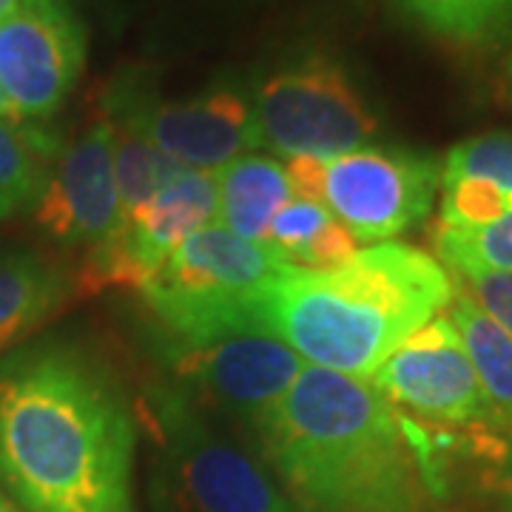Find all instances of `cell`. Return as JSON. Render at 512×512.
I'll return each instance as SVG.
<instances>
[{"label": "cell", "mask_w": 512, "mask_h": 512, "mask_svg": "<svg viewBox=\"0 0 512 512\" xmlns=\"http://www.w3.org/2000/svg\"><path fill=\"white\" fill-rule=\"evenodd\" d=\"M137 427L106 367L69 348L0 370V478L26 512H137Z\"/></svg>", "instance_id": "6da1fadb"}, {"label": "cell", "mask_w": 512, "mask_h": 512, "mask_svg": "<svg viewBox=\"0 0 512 512\" xmlns=\"http://www.w3.org/2000/svg\"><path fill=\"white\" fill-rule=\"evenodd\" d=\"M254 433L302 512H433L419 430L370 382L305 367Z\"/></svg>", "instance_id": "7a4b0ae2"}, {"label": "cell", "mask_w": 512, "mask_h": 512, "mask_svg": "<svg viewBox=\"0 0 512 512\" xmlns=\"http://www.w3.org/2000/svg\"><path fill=\"white\" fill-rule=\"evenodd\" d=\"M453 293L439 259L379 242L325 271L285 265L256 291L254 322L311 367L370 382L407 336L450 308Z\"/></svg>", "instance_id": "3957f363"}, {"label": "cell", "mask_w": 512, "mask_h": 512, "mask_svg": "<svg viewBox=\"0 0 512 512\" xmlns=\"http://www.w3.org/2000/svg\"><path fill=\"white\" fill-rule=\"evenodd\" d=\"M282 268L265 242L205 225L174 248L140 299L163 325L168 345H197L234 330H259L254 296Z\"/></svg>", "instance_id": "277c9868"}, {"label": "cell", "mask_w": 512, "mask_h": 512, "mask_svg": "<svg viewBox=\"0 0 512 512\" xmlns=\"http://www.w3.org/2000/svg\"><path fill=\"white\" fill-rule=\"evenodd\" d=\"M146 416L168 512H302L183 390H157Z\"/></svg>", "instance_id": "5b68a950"}, {"label": "cell", "mask_w": 512, "mask_h": 512, "mask_svg": "<svg viewBox=\"0 0 512 512\" xmlns=\"http://www.w3.org/2000/svg\"><path fill=\"white\" fill-rule=\"evenodd\" d=\"M293 197L325 205L356 242H390L421 222L441 188L439 160L365 146L330 160H288Z\"/></svg>", "instance_id": "8992f818"}, {"label": "cell", "mask_w": 512, "mask_h": 512, "mask_svg": "<svg viewBox=\"0 0 512 512\" xmlns=\"http://www.w3.org/2000/svg\"><path fill=\"white\" fill-rule=\"evenodd\" d=\"M259 143L285 160H330L365 148L379 117L350 74L330 57H305L259 83L254 97Z\"/></svg>", "instance_id": "52a82bcc"}, {"label": "cell", "mask_w": 512, "mask_h": 512, "mask_svg": "<svg viewBox=\"0 0 512 512\" xmlns=\"http://www.w3.org/2000/svg\"><path fill=\"white\" fill-rule=\"evenodd\" d=\"M217 202V177L211 171H180L140 211L120 222L109 242L86 254L77 271L80 293H140L183 239L214 225Z\"/></svg>", "instance_id": "ba28073f"}, {"label": "cell", "mask_w": 512, "mask_h": 512, "mask_svg": "<svg viewBox=\"0 0 512 512\" xmlns=\"http://www.w3.org/2000/svg\"><path fill=\"white\" fill-rule=\"evenodd\" d=\"M393 407L447 427H501L476 367L450 316H436L407 336L370 376Z\"/></svg>", "instance_id": "9c48e42d"}, {"label": "cell", "mask_w": 512, "mask_h": 512, "mask_svg": "<svg viewBox=\"0 0 512 512\" xmlns=\"http://www.w3.org/2000/svg\"><path fill=\"white\" fill-rule=\"evenodd\" d=\"M83 32L60 0H23L0 23V92L20 123L49 120L83 69Z\"/></svg>", "instance_id": "30bf717a"}, {"label": "cell", "mask_w": 512, "mask_h": 512, "mask_svg": "<svg viewBox=\"0 0 512 512\" xmlns=\"http://www.w3.org/2000/svg\"><path fill=\"white\" fill-rule=\"evenodd\" d=\"M174 370L205 399L256 427L291 390L305 362L262 330H234L197 345H171Z\"/></svg>", "instance_id": "8fae6325"}, {"label": "cell", "mask_w": 512, "mask_h": 512, "mask_svg": "<svg viewBox=\"0 0 512 512\" xmlns=\"http://www.w3.org/2000/svg\"><path fill=\"white\" fill-rule=\"evenodd\" d=\"M117 120L146 134L163 157L194 171H220L262 146L254 109L234 89H211L180 103L120 100Z\"/></svg>", "instance_id": "7c38bea8"}, {"label": "cell", "mask_w": 512, "mask_h": 512, "mask_svg": "<svg viewBox=\"0 0 512 512\" xmlns=\"http://www.w3.org/2000/svg\"><path fill=\"white\" fill-rule=\"evenodd\" d=\"M35 222L55 242L86 245L89 251L117 234L123 217L111 117H97L72 146L63 148L35 202Z\"/></svg>", "instance_id": "4fadbf2b"}, {"label": "cell", "mask_w": 512, "mask_h": 512, "mask_svg": "<svg viewBox=\"0 0 512 512\" xmlns=\"http://www.w3.org/2000/svg\"><path fill=\"white\" fill-rule=\"evenodd\" d=\"M441 228H481L512 214V134L487 131L441 163Z\"/></svg>", "instance_id": "5bb4252c"}, {"label": "cell", "mask_w": 512, "mask_h": 512, "mask_svg": "<svg viewBox=\"0 0 512 512\" xmlns=\"http://www.w3.org/2000/svg\"><path fill=\"white\" fill-rule=\"evenodd\" d=\"M214 177L220 194L214 225L251 242H262L276 214L293 200L285 165L265 154H242Z\"/></svg>", "instance_id": "9a60e30c"}, {"label": "cell", "mask_w": 512, "mask_h": 512, "mask_svg": "<svg viewBox=\"0 0 512 512\" xmlns=\"http://www.w3.org/2000/svg\"><path fill=\"white\" fill-rule=\"evenodd\" d=\"M72 293L66 274L32 254H0V353L32 336Z\"/></svg>", "instance_id": "2e32d148"}, {"label": "cell", "mask_w": 512, "mask_h": 512, "mask_svg": "<svg viewBox=\"0 0 512 512\" xmlns=\"http://www.w3.org/2000/svg\"><path fill=\"white\" fill-rule=\"evenodd\" d=\"M450 322L461 333L484 396L493 404L495 419L501 427H512V339L458 282L450 302Z\"/></svg>", "instance_id": "e0dca14e"}, {"label": "cell", "mask_w": 512, "mask_h": 512, "mask_svg": "<svg viewBox=\"0 0 512 512\" xmlns=\"http://www.w3.org/2000/svg\"><path fill=\"white\" fill-rule=\"evenodd\" d=\"M52 151L55 146L46 131L0 117V220L40 200Z\"/></svg>", "instance_id": "ac0fdd59"}, {"label": "cell", "mask_w": 512, "mask_h": 512, "mask_svg": "<svg viewBox=\"0 0 512 512\" xmlns=\"http://www.w3.org/2000/svg\"><path fill=\"white\" fill-rule=\"evenodd\" d=\"M396 6L424 32L461 46L498 40L512 26V0H396Z\"/></svg>", "instance_id": "d6986e66"}, {"label": "cell", "mask_w": 512, "mask_h": 512, "mask_svg": "<svg viewBox=\"0 0 512 512\" xmlns=\"http://www.w3.org/2000/svg\"><path fill=\"white\" fill-rule=\"evenodd\" d=\"M114 177L120 194V217L128 220L140 211L160 188L171 183L185 165L163 157L134 126L114 120Z\"/></svg>", "instance_id": "ffe728a7"}, {"label": "cell", "mask_w": 512, "mask_h": 512, "mask_svg": "<svg viewBox=\"0 0 512 512\" xmlns=\"http://www.w3.org/2000/svg\"><path fill=\"white\" fill-rule=\"evenodd\" d=\"M436 251L458 276L512 274V214L481 228H441Z\"/></svg>", "instance_id": "44dd1931"}, {"label": "cell", "mask_w": 512, "mask_h": 512, "mask_svg": "<svg viewBox=\"0 0 512 512\" xmlns=\"http://www.w3.org/2000/svg\"><path fill=\"white\" fill-rule=\"evenodd\" d=\"M333 222L339 220L330 214L325 205H319V202L313 200H302V197H293L276 214L262 242L274 251L276 259L282 265L296 268V262L302 259V254L328 231Z\"/></svg>", "instance_id": "7402d4cb"}, {"label": "cell", "mask_w": 512, "mask_h": 512, "mask_svg": "<svg viewBox=\"0 0 512 512\" xmlns=\"http://www.w3.org/2000/svg\"><path fill=\"white\" fill-rule=\"evenodd\" d=\"M458 285L512 339V274L461 276Z\"/></svg>", "instance_id": "603a6c76"}, {"label": "cell", "mask_w": 512, "mask_h": 512, "mask_svg": "<svg viewBox=\"0 0 512 512\" xmlns=\"http://www.w3.org/2000/svg\"><path fill=\"white\" fill-rule=\"evenodd\" d=\"M23 6V0H0V23L9 20Z\"/></svg>", "instance_id": "cb8c5ba5"}, {"label": "cell", "mask_w": 512, "mask_h": 512, "mask_svg": "<svg viewBox=\"0 0 512 512\" xmlns=\"http://www.w3.org/2000/svg\"><path fill=\"white\" fill-rule=\"evenodd\" d=\"M504 94H507V100L512 103V52L507 57V63H504Z\"/></svg>", "instance_id": "d4e9b609"}, {"label": "cell", "mask_w": 512, "mask_h": 512, "mask_svg": "<svg viewBox=\"0 0 512 512\" xmlns=\"http://www.w3.org/2000/svg\"><path fill=\"white\" fill-rule=\"evenodd\" d=\"M0 512H18V510H15V507H12V504H9V501L0 495Z\"/></svg>", "instance_id": "484cf974"}, {"label": "cell", "mask_w": 512, "mask_h": 512, "mask_svg": "<svg viewBox=\"0 0 512 512\" xmlns=\"http://www.w3.org/2000/svg\"><path fill=\"white\" fill-rule=\"evenodd\" d=\"M507 495H510V512H512V476H510V484H507Z\"/></svg>", "instance_id": "4316f807"}]
</instances>
